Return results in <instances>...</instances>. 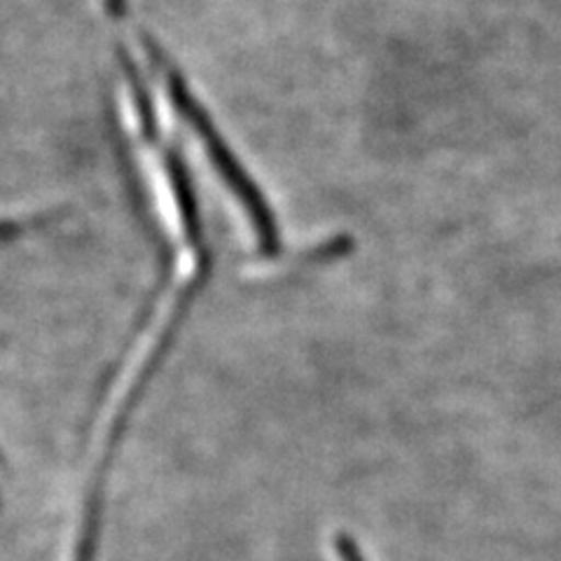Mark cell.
Returning <instances> with one entry per match:
<instances>
[{
    "label": "cell",
    "instance_id": "obj_3",
    "mask_svg": "<svg viewBox=\"0 0 561 561\" xmlns=\"http://www.w3.org/2000/svg\"><path fill=\"white\" fill-rule=\"evenodd\" d=\"M335 550H337L342 561H365L360 548L356 546V540L351 538V536H346V534H340L335 538Z\"/></svg>",
    "mask_w": 561,
    "mask_h": 561
},
{
    "label": "cell",
    "instance_id": "obj_4",
    "mask_svg": "<svg viewBox=\"0 0 561 561\" xmlns=\"http://www.w3.org/2000/svg\"><path fill=\"white\" fill-rule=\"evenodd\" d=\"M22 232H24L22 222H14V220H0V241L14 239L16 234H22Z\"/></svg>",
    "mask_w": 561,
    "mask_h": 561
},
{
    "label": "cell",
    "instance_id": "obj_2",
    "mask_svg": "<svg viewBox=\"0 0 561 561\" xmlns=\"http://www.w3.org/2000/svg\"><path fill=\"white\" fill-rule=\"evenodd\" d=\"M169 173H171V183H173V190H175V199H179V206H181L185 232H187L192 243L199 245V241H202V222H199L197 197H195V190H192L190 173L183 167L181 157H175V154L169 157Z\"/></svg>",
    "mask_w": 561,
    "mask_h": 561
},
{
    "label": "cell",
    "instance_id": "obj_5",
    "mask_svg": "<svg viewBox=\"0 0 561 561\" xmlns=\"http://www.w3.org/2000/svg\"><path fill=\"white\" fill-rule=\"evenodd\" d=\"M105 8L113 16H122L127 12V0H105Z\"/></svg>",
    "mask_w": 561,
    "mask_h": 561
},
{
    "label": "cell",
    "instance_id": "obj_1",
    "mask_svg": "<svg viewBox=\"0 0 561 561\" xmlns=\"http://www.w3.org/2000/svg\"><path fill=\"white\" fill-rule=\"evenodd\" d=\"M169 94L175 103V108L181 111V115L190 122L192 127H195V131L204 140L210 162H214V167L218 169L225 183L230 185V190L241 199L245 210H249V216H251L253 227L257 232V239H260V249L267 255L276 253L278 232H276V222H274V216L267 206V199L262 197L257 185L249 179V173L243 171L234 152L230 150V146L225 144L222 136L214 127V122H210L208 113L202 108V103L192 96L185 80L179 73H173V70L169 73Z\"/></svg>",
    "mask_w": 561,
    "mask_h": 561
}]
</instances>
